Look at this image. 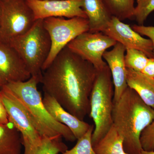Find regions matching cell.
<instances>
[{
  "mask_svg": "<svg viewBox=\"0 0 154 154\" xmlns=\"http://www.w3.org/2000/svg\"><path fill=\"white\" fill-rule=\"evenodd\" d=\"M116 43L115 40L102 32L88 31L80 34L67 46L98 70L107 65L103 60L104 53Z\"/></svg>",
  "mask_w": 154,
  "mask_h": 154,
  "instance_id": "9c48e42d",
  "label": "cell"
},
{
  "mask_svg": "<svg viewBox=\"0 0 154 154\" xmlns=\"http://www.w3.org/2000/svg\"><path fill=\"white\" fill-rule=\"evenodd\" d=\"M132 29L140 35L149 37L151 40L153 48V54L154 57V26H146L143 25H133Z\"/></svg>",
  "mask_w": 154,
  "mask_h": 154,
  "instance_id": "d4e9b609",
  "label": "cell"
},
{
  "mask_svg": "<svg viewBox=\"0 0 154 154\" xmlns=\"http://www.w3.org/2000/svg\"><path fill=\"white\" fill-rule=\"evenodd\" d=\"M126 51L125 61L127 68L141 72L146 66L149 58L138 50L127 49Z\"/></svg>",
  "mask_w": 154,
  "mask_h": 154,
  "instance_id": "44dd1931",
  "label": "cell"
},
{
  "mask_svg": "<svg viewBox=\"0 0 154 154\" xmlns=\"http://www.w3.org/2000/svg\"><path fill=\"white\" fill-rule=\"evenodd\" d=\"M113 87L111 72L107 64L97 70L90 96L89 115L95 125L92 136L93 147L104 137L113 126Z\"/></svg>",
  "mask_w": 154,
  "mask_h": 154,
  "instance_id": "277c9868",
  "label": "cell"
},
{
  "mask_svg": "<svg viewBox=\"0 0 154 154\" xmlns=\"http://www.w3.org/2000/svg\"><path fill=\"white\" fill-rule=\"evenodd\" d=\"M43 104L53 118L58 122L68 127L79 139L89 129L91 125L81 120L64 109L54 98L44 94Z\"/></svg>",
  "mask_w": 154,
  "mask_h": 154,
  "instance_id": "5bb4252c",
  "label": "cell"
},
{
  "mask_svg": "<svg viewBox=\"0 0 154 154\" xmlns=\"http://www.w3.org/2000/svg\"><path fill=\"white\" fill-rule=\"evenodd\" d=\"M102 33L122 45L126 49L138 50L149 58L153 57L151 40L143 37L129 25L123 23L116 17L113 16Z\"/></svg>",
  "mask_w": 154,
  "mask_h": 154,
  "instance_id": "8fae6325",
  "label": "cell"
},
{
  "mask_svg": "<svg viewBox=\"0 0 154 154\" xmlns=\"http://www.w3.org/2000/svg\"><path fill=\"white\" fill-rule=\"evenodd\" d=\"M35 19L50 17H79L87 19L83 9V0H26Z\"/></svg>",
  "mask_w": 154,
  "mask_h": 154,
  "instance_id": "30bf717a",
  "label": "cell"
},
{
  "mask_svg": "<svg viewBox=\"0 0 154 154\" xmlns=\"http://www.w3.org/2000/svg\"><path fill=\"white\" fill-rule=\"evenodd\" d=\"M10 122L8 115L5 105L0 99V124H7Z\"/></svg>",
  "mask_w": 154,
  "mask_h": 154,
  "instance_id": "4316f807",
  "label": "cell"
},
{
  "mask_svg": "<svg viewBox=\"0 0 154 154\" xmlns=\"http://www.w3.org/2000/svg\"><path fill=\"white\" fill-rule=\"evenodd\" d=\"M93 148L96 154H128L123 147L122 137L113 125Z\"/></svg>",
  "mask_w": 154,
  "mask_h": 154,
  "instance_id": "ac0fdd59",
  "label": "cell"
},
{
  "mask_svg": "<svg viewBox=\"0 0 154 154\" xmlns=\"http://www.w3.org/2000/svg\"><path fill=\"white\" fill-rule=\"evenodd\" d=\"M141 72L154 79V57L149 58L146 66Z\"/></svg>",
  "mask_w": 154,
  "mask_h": 154,
  "instance_id": "484cf974",
  "label": "cell"
},
{
  "mask_svg": "<svg viewBox=\"0 0 154 154\" xmlns=\"http://www.w3.org/2000/svg\"><path fill=\"white\" fill-rule=\"evenodd\" d=\"M83 9L89 22V32H103L113 17L104 0H83Z\"/></svg>",
  "mask_w": 154,
  "mask_h": 154,
  "instance_id": "9a60e30c",
  "label": "cell"
},
{
  "mask_svg": "<svg viewBox=\"0 0 154 154\" xmlns=\"http://www.w3.org/2000/svg\"><path fill=\"white\" fill-rule=\"evenodd\" d=\"M0 99L8 112L9 121L21 133L24 154L33 152L41 145L43 137L34 126L20 100L6 86L1 88Z\"/></svg>",
  "mask_w": 154,
  "mask_h": 154,
  "instance_id": "ba28073f",
  "label": "cell"
},
{
  "mask_svg": "<svg viewBox=\"0 0 154 154\" xmlns=\"http://www.w3.org/2000/svg\"><path fill=\"white\" fill-rule=\"evenodd\" d=\"M1 13H2V8H1V0H0V42H1Z\"/></svg>",
  "mask_w": 154,
  "mask_h": 154,
  "instance_id": "f1b7e54d",
  "label": "cell"
},
{
  "mask_svg": "<svg viewBox=\"0 0 154 154\" xmlns=\"http://www.w3.org/2000/svg\"><path fill=\"white\" fill-rule=\"evenodd\" d=\"M126 49L117 42L110 51L104 53L103 58L110 69L114 86L113 102L118 101L128 87L126 80L127 68L125 61Z\"/></svg>",
  "mask_w": 154,
  "mask_h": 154,
  "instance_id": "4fadbf2b",
  "label": "cell"
},
{
  "mask_svg": "<svg viewBox=\"0 0 154 154\" xmlns=\"http://www.w3.org/2000/svg\"><path fill=\"white\" fill-rule=\"evenodd\" d=\"M1 42L23 35L33 27L36 19L26 0H1Z\"/></svg>",
  "mask_w": 154,
  "mask_h": 154,
  "instance_id": "52a82bcc",
  "label": "cell"
},
{
  "mask_svg": "<svg viewBox=\"0 0 154 154\" xmlns=\"http://www.w3.org/2000/svg\"><path fill=\"white\" fill-rule=\"evenodd\" d=\"M140 141L143 150L154 151V119L143 131L140 136Z\"/></svg>",
  "mask_w": 154,
  "mask_h": 154,
  "instance_id": "cb8c5ba5",
  "label": "cell"
},
{
  "mask_svg": "<svg viewBox=\"0 0 154 154\" xmlns=\"http://www.w3.org/2000/svg\"><path fill=\"white\" fill-rule=\"evenodd\" d=\"M94 129V125H91L82 136L78 139L74 147L60 154H96L92 143V136Z\"/></svg>",
  "mask_w": 154,
  "mask_h": 154,
  "instance_id": "7402d4cb",
  "label": "cell"
},
{
  "mask_svg": "<svg viewBox=\"0 0 154 154\" xmlns=\"http://www.w3.org/2000/svg\"><path fill=\"white\" fill-rule=\"evenodd\" d=\"M39 83L36 77L31 76L25 82H14L5 86L20 100L42 136L63 137L73 142L77 139L70 129L53 118L45 108L37 89Z\"/></svg>",
  "mask_w": 154,
  "mask_h": 154,
  "instance_id": "3957f363",
  "label": "cell"
},
{
  "mask_svg": "<svg viewBox=\"0 0 154 154\" xmlns=\"http://www.w3.org/2000/svg\"><path fill=\"white\" fill-rule=\"evenodd\" d=\"M154 119V109L143 102L137 93L128 87L118 101L113 102V125L123 139L128 154H141L140 137Z\"/></svg>",
  "mask_w": 154,
  "mask_h": 154,
  "instance_id": "7a4b0ae2",
  "label": "cell"
},
{
  "mask_svg": "<svg viewBox=\"0 0 154 154\" xmlns=\"http://www.w3.org/2000/svg\"><path fill=\"white\" fill-rule=\"evenodd\" d=\"M113 17L120 21L134 18V0H104Z\"/></svg>",
  "mask_w": 154,
  "mask_h": 154,
  "instance_id": "d6986e66",
  "label": "cell"
},
{
  "mask_svg": "<svg viewBox=\"0 0 154 154\" xmlns=\"http://www.w3.org/2000/svg\"><path fill=\"white\" fill-rule=\"evenodd\" d=\"M22 135L12 122L0 124V154H21Z\"/></svg>",
  "mask_w": 154,
  "mask_h": 154,
  "instance_id": "e0dca14e",
  "label": "cell"
},
{
  "mask_svg": "<svg viewBox=\"0 0 154 154\" xmlns=\"http://www.w3.org/2000/svg\"><path fill=\"white\" fill-rule=\"evenodd\" d=\"M31 75L16 50L8 43L0 42V88L14 82H25Z\"/></svg>",
  "mask_w": 154,
  "mask_h": 154,
  "instance_id": "7c38bea8",
  "label": "cell"
},
{
  "mask_svg": "<svg viewBox=\"0 0 154 154\" xmlns=\"http://www.w3.org/2000/svg\"><path fill=\"white\" fill-rule=\"evenodd\" d=\"M141 154H154V151H146L143 150Z\"/></svg>",
  "mask_w": 154,
  "mask_h": 154,
  "instance_id": "83f0119b",
  "label": "cell"
},
{
  "mask_svg": "<svg viewBox=\"0 0 154 154\" xmlns=\"http://www.w3.org/2000/svg\"><path fill=\"white\" fill-rule=\"evenodd\" d=\"M43 25L49 34L51 48L42 66V71L48 67L57 55L72 40L80 34L89 31L88 19L82 17L68 19L50 17L43 19Z\"/></svg>",
  "mask_w": 154,
  "mask_h": 154,
  "instance_id": "8992f818",
  "label": "cell"
},
{
  "mask_svg": "<svg viewBox=\"0 0 154 154\" xmlns=\"http://www.w3.org/2000/svg\"><path fill=\"white\" fill-rule=\"evenodd\" d=\"M8 44L18 53L31 76L41 83L42 68L49 55L51 41L43 25V19H37L33 27L23 35L10 40Z\"/></svg>",
  "mask_w": 154,
  "mask_h": 154,
  "instance_id": "5b68a950",
  "label": "cell"
},
{
  "mask_svg": "<svg viewBox=\"0 0 154 154\" xmlns=\"http://www.w3.org/2000/svg\"><path fill=\"white\" fill-rule=\"evenodd\" d=\"M62 137H43L41 145L28 154H59L68 149L67 146L61 140Z\"/></svg>",
  "mask_w": 154,
  "mask_h": 154,
  "instance_id": "ffe728a7",
  "label": "cell"
},
{
  "mask_svg": "<svg viewBox=\"0 0 154 154\" xmlns=\"http://www.w3.org/2000/svg\"><path fill=\"white\" fill-rule=\"evenodd\" d=\"M134 18L138 25H143L152 12L154 11V0H137Z\"/></svg>",
  "mask_w": 154,
  "mask_h": 154,
  "instance_id": "603a6c76",
  "label": "cell"
},
{
  "mask_svg": "<svg viewBox=\"0 0 154 154\" xmlns=\"http://www.w3.org/2000/svg\"><path fill=\"white\" fill-rule=\"evenodd\" d=\"M128 86L136 91L143 102L154 109V79L141 72L127 68Z\"/></svg>",
  "mask_w": 154,
  "mask_h": 154,
  "instance_id": "2e32d148",
  "label": "cell"
},
{
  "mask_svg": "<svg viewBox=\"0 0 154 154\" xmlns=\"http://www.w3.org/2000/svg\"><path fill=\"white\" fill-rule=\"evenodd\" d=\"M42 73L44 94L51 96L67 111L84 120L90 110V96L97 69L67 46Z\"/></svg>",
  "mask_w": 154,
  "mask_h": 154,
  "instance_id": "6da1fadb",
  "label": "cell"
}]
</instances>
